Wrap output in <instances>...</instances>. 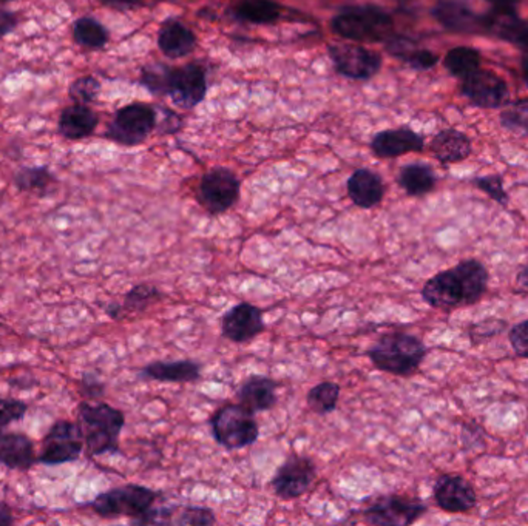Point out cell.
Wrapping results in <instances>:
<instances>
[{
	"mask_svg": "<svg viewBox=\"0 0 528 526\" xmlns=\"http://www.w3.org/2000/svg\"><path fill=\"white\" fill-rule=\"evenodd\" d=\"M488 271L479 260H463L458 266L439 272L423 284L422 298L440 311L476 304L488 287Z\"/></svg>",
	"mask_w": 528,
	"mask_h": 526,
	"instance_id": "6da1fadb",
	"label": "cell"
},
{
	"mask_svg": "<svg viewBox=\"0 0 528 526\" xmlns=\"http://www.w3.org/2000/svg\"><path fill=\"white\" fill-rule=\"evenodd\" d=\"M78 418L86 449L90 456L99 457L119 452V437L126 427L124 412L109 403L82 401Z\"/></svg>",
	"mask_w": 528,
	"mask_h": 526,
	"instance_id": "7a4b0ae2",
	"label": "cell"
},
{
	"mask_svg": "<svg viewBox=\"0 0 528 526\" xmlns=\"http://www.w3.org/2000/svg\"><path fill=\"white\" fill-rule=\"evenodd\" d=\"M427 346L419 336L408 332H388L369 347L368 356L378 371L391 376H409L419 371L425 356Z\"/></svg>",
	"mask_w": 528,
	"mask_h": 526,
	"instance_id": "3957f363",
	"label": "cell"
},
{
	"mask_svg": "<svg viewBox=\"0 0 528 526\" xmlns=\"http://www.w3.org/2000/svg\"><path fill=\"white\" fill-rule=\"evenodd\" d=\"M332 30L357 42H380L393 37L394 22L378 6H347L332 20Z\"/></svg>",
	"mask_w": 528,
	"mask_h": 526,
	"instance_id": "277c9868",
	"label": "cell"
},
{
	"mask_svg": "<svg viewBox=\"0 0 528 526\" xmlns=\"http://www.w3.org/2000/svg\"><path fill=\"white\" fill-rule=\"evenodd\" d=\"M160 494L142 485H124L101 492L90 501V508L102 519H130V523L146 516L155 507Z\"/></svg>",
	"mask_w": 528,
	"mask_h": 526,
	"instance_id": "5b68a950",
	"label": "cell"
},
{
	"mask_svg": "<svg viewBox=\"0 0 528 526\" xmlns=\"http://www.w3.org/2000/svg\"><path fill=\"white\" fill-rule=\"evenodd\" d=\"M211 428L218 445L229 451L251 447L260 436L255 412L242 403H227L220 407L212 416Z\"/></svg>",
	"mask_w": 528,
	"mask_h": 526,
	"instance_id": "8992f818",
	"label": "cell"
},
{
	"mask_svg": "<svg viewBox=\"0 0 528 526\" xmlns=\"http://www.w3.org/2000/svg\"><path fill=\"white\" fill-rule=\"evenodd\" d=\"M427 511L422 500L389 494L374 499L360 514L368 525L408 526L416 523Z\"/></svg>",
	"mask_w": 528,
	"mask_h": 526,
	"instance_id": "52a82bcc",
	"label": "cell"
},
{
	"mask_svg": "<svg viewBox=\"0 0 528 526\" xmlns=\"http://www.w3.org/2000/svg\"><path fill=\"white\" fill-rule=\"evenodd\" d=\"M86 448L79 423L57 420L42 440V451L37 457L39 463L56 467L79 460Z\"/></svg>",
	"mask_w": 528,
	"mask_h": 526,
	"instance_id": "ba28073f",
	"label": "cell"
},
{
	"mask_svg": "<svg viewBox=\"0 0 528 526\" xmlns=\"http://www.w3.org/2000/svg\"><path fill=\"white\" fill-rule=\"evenodd\" d=\"M242 184L227 169H213L202 176L198 186V202L211 215H223L240 200Z\"/></svg>",
	"mask_w": 528,
	"mask_h": 526,
	"instance_id": "9c48e42d",
	"label": "cell"
},
{
	"mask_svg": "<svg viewBox=\"0 0 528 526\" xmlns=\"http://www.w3.org/2000/svg\"><path fill=\"white\" fill-rule=\"evenodd\" d=\"M317 479V465L309 457L291 454L272 477L274 494L282 500H294L306 494Z\"/></svg>",
	"mask_w": 528,
	"mask_h": 526,
	"instance_id": "30bf717a",
	"label": "cell"
},
{
	"mask_svg": "<svg viewBox=\"0 0 528 526\" xmlns=\"http://www.w3.org/2000/svg\"><path fill=\"white\" fill-rule=\"evenodd\" d=\"M155 127V111L144 104H131L118 111L109 129V136L116 142L135 146L146 139Z\"/></svg>",
	"mask_w": 528,
	"mask_h": 526,
	"instance_id": "8fae6325",
	"label": "cell"
},
{
	"mask_svg": "<svg viewBox=\"0 0 528 526\" xmlns=\"http://www.w3.org/2000/svg\"><path fill=\"white\" fill-rule=\"evenodd\" d=\"M264 329L266 323L262 309L246 301L231 307L229 311L224 312L222 318L223 336L237 345L251 343L263 334Z\"/></svg>",
	"mask_w": 528,
	"mask_h": 526,
	"instance_id": "7c38bea8",
	"label": "cell"
},
{
	"mask_svg": "<svg viewBox=\"0 0 528 526\" xmlns=\"http://www.w3.org/2000/svg\"><path fill=\"white\" fill-rule=\"evenodd\" d=\"M461 91L473 106L481 108H498L508 100L507 82L494 71L482 68L462 79Z\"/></svg>",
	"mask_w": 528,
	"mask_h": 526,
	"instance_id": "4fadbf2b",
	"label": "cell"
},
{
	"mask_svg": "<svg viewBox=\"0 0 528 526\" xmlns=\"http://www.w3.org/2000/svg\"><path fill=\"white\" fill-rule=\"evenodd\" d=\"M433 497L440 510L451 514L471 511L478 503L474 488L461 474H443L439 477L434 483Z\"/></svg>",
	"mask_w": 528,
	"mask_h": 526,
	"instance_id": "5bb4252c",
	"label": "cell"
},
{
	"mask_svg": "<svg viewBox=\"0 0 528 526\" xmlns=\"http://www.w3.org/2000/svg\"><path fill=\"white\" fill-rule=\"evenodd\" d=\"M431 15L443 30L456 35L482 33V15L471 10L462 0H438L431 8Z\"/></svg>",
	"mask_w": 528,
	"mask_h": 526,
	"instance_id": "9a60e30c",
	"label": "cell"
},
{
	"mask_svg": "<svg viewBox=\"0 0 528 526\" xmlns=\"http://www.w3.org/2000/svg\"><path fill=\"white\" fill-rule=\"evenodd\" d=\"M331 57L336 68L352 79H369L378 75L382 67L380 55L358 46H331Z\"/></svg>",
	"mask_w": 528,
	"mask_h": 526,
	"instance_id": "2e32d148",
	"label": "cell"
},
{
	"mask_svg": "<svg viewBox=\"0 0 528 526\" xmlns=\"http://www.w3.org/2000/svg\"><path fill=\"white\" fill-rule=\"evenodd\" d=\"M217 523V516L211 508L195 505H169V507L151 508L146 516L133 521V525H176L209 526Z\"/></svg>",
	"mask_w": 528,
	"mask_h": 526,
	"instance_id": "e0dca14e",
	"label": "cell"
},
{
	"mask_svg": "<svg viewBox=\"0 0 528 526\" xmlns=\"http://www.w3.org/2000/svg\"><path fill=\"white\" fill-rule=\"evenodd\" d=\"M167 91L182 107H195L206 95V77L202 67L187 66L171 71Z\"/></svg>",
	"mask_w": 528,
	"mask_h": 526,
	"instance_id": "ac0fdd59",
	"label": "cell"
},
{
	"mask_svg": "<svg viewBox=\"0 0 528 526\" xmlns=\"http://www.w3.org/2000/svg\"><path fill=\"white\" fill-rule=\"evenodd\" d=\"M483 33L496 36L508 44H513L528 53V22L521 19L518 13L488 11L482 15Z\"/></svg>",
	"mask_w": 528,
	"mask_h": 526,
	"instance_id": "d6986e66",
	"label": "cell"
},
{
	"mask_svg": "<svg viewBox=\"0 0 528 526\" xmlns=\"http://www.w3.org/2000/svg\"><path fill=\"white\" fill-rule=\"evenodd\" d=\"M36 461L35 443L30 437L21 432L0 431V465L16 471H28Z\"/></svg>",
	"mask_w": 528,
	"mask_h": 526,
	"instance_id": "ffe728a7",
	"label": "cell"
},
{
	"mask_svg": "<svg viewBox=\"0 0 528 526\" xmlns=\"http://www.w3.org/2000/svg\"><path fill=\"white\" fill-rule=\"evenodd\" d=\"M202 365L193 360L153 361L142 367L140 378L161 383H195L202 378Z\"/></svg>",
	"mask_w": 528,
	"mask_h": 526,
	"instance_id": "44dd1931",
	"label": "cell"
},
{
	"mask_svg": "<svg viewBox=\"0 0 528 526\" xmlns=\"http://www.w3.org/2000/svg\"><path fill=\"white\" fill-rule=\"evenodd\" d=\"M277 381L267 376H251L238 387L237 398L252 412L271 411L277 405Z\"/></svg>",
	"mask_w": 528,
	"mask_h": 526,
	"instance_id": "7402d4cb",
	"label": "cell"
},
{
	"mask_svg": "<svg viewBox=\"0 0 528 526\" xmlns=\"http://www.w3.org/2000/svg\"><path fill=\"white\" fill-rule=\"evenodd\" d=\"M347 195L354 206L369 211L382 202L385 184L376 171L358 169L347 180Z\"/></svg>",
	"mask_w": 528,
	"mask_h": 526,
	"instance_id": "603a6c76",
	"label": "cell"
},
{
	"mask_svg": "<svg viewBox=\"0 0 528 526\" xmlns=\"http://www.w3.org/2000/svg\"><path fill=\"white\" fill-rule=\"evenodd\" d=\"M425 140L409 129H396L378 133L373 139V151L378 158H398L407 153L422 151Z\"/></svg>",
	"mask_w": 528,
	"mask_h": 526,
	"instance_id": "cb8c5ba5",
	"label": "cell"
},
{
	"mask_svg": "<svg viewBox=\"0 0 528 526\" xmlns=\"http://www.w3.org/2000/svg\"><path fill=\"white\" fill-rule=\"evenodd\" d=\"M471 139L462 131L447 129L431 140L434 158L442 164H458L471 155Z\"/></svg>",
	"mask_w": 528,
	"mask_h": 526,
	"instance_id": "d4e9b609",
	"label": "cell"
},
{
	"mask_svg": "<svg viewBox=\"0 0 528 526\" xmlns=\"http://www.w3.org/2000/svg\"><path fill=\"white\" fill-rule=\"evenodd\" d=\"M98 126V116L95 111L84 106L75 104L62 111L59 118V133L67 139H82L90 136Z\"/></svg>",
	"mask_w": 528,
	"mask_h": 526,
	"instance_id": "484cf974",
	"label": "cell"
},
{
	"mask_svg": "<svg viewBox=\"0 0 528 526\" xmlns=\"http://www.w3.org/2000/svg\"><path fill=\"white\" fill-rule=\"evenodd\" d=\"M158 46L164 55L176 59L189 55L193 50L195 36L187 26L176 20H171L162 26L158 36Z\"/></svg>",
	"mask_w": 528,
	"mask_h": 526,
	"instance_id": "4316f807",
	"label": "cell"
},
{
	"mask_svg": "<svg viewBox=\"0 0 528 526\" xmlns=\"http://www.w3.org/2000/svg\"><path fill=\"white\" fill-rule=\"evenodd\" d=\"M399 186L409 196H425L436 189L438 178L431 167L422 162H413L402 167L399 173Z\"/></svg>",
	"mask_w": 528,
	"mask_h": 526,
	"instance_id": "83f0119b",
	"label": "cell"
},
{
	"mask_svg": "<svg viewBox=\"0 0 528 526\" xmlns=\"http://www.w3.org/2000/svg\"><path fill=\"white\" fill-rule=\"evenodd\" d=\"M482 55L473 46H454L443 57V67L450 75L465 79L481 68Z\"/></svg>",
	"mask_w": 528,
	"mask_h": 526,
	"instance_id": "f1b7e54d",
	"label": "cell"
},
{
	"mask_svg": "<svg viewBox=\"0 0 528 526\" xmlns=\"http://www.w3.org/2000/svg\"><path fill=\"white\" fill-rule=\"evenodd\" d=\"M233 15L251 24L264 26L280 17V6L272 0H240L233 6Z\"/></svg>",
	"mask_w": 528,
	"mask_h": 526,
	"instance_id": "f546056e",
	"label": "cell"
},
{
	"mask_svg": "<svg viewBox=\"0 0 528 526\" xmlns=\"http://www.w3.org/2000/svg\"><path fill=\"white\" fill-rule=\"evenodd\" d=\"M340 400V387L334 381H322L311 387L306 396L307 407L318 416L336 411Z\"/></svg>",
	"mask_w": 528,
	"mask_h": 526,
	"instance_id": "4dcf8cb0",
	"label": "cell"
},
{
	"mask_svg": "<svg viewBox=\"0 0 528 526\" xmlns=\"http://www.w3.org/2000/svg\"><path fill=\"white\" fill-rule=\"evenodd\" d=\"M162 292L151 284H138L131 287L121 303L122 318L126 315H136L146 312L149 307L162 300Z\"/></svg>",
	"mask_w": 528,
	"mask_h": 526,
	"instance_id": "1f68e13d",
	"label": "cell"
},
{
	"mask_svg": "<svg viewBox=\"0 0 528 526\" xmlns=\"http://www.w3.org/2000/svg\"><path fill=\"white\" fill-rule=\"evenodd\" d=\"M56 180L48 167H22L15 175V184L21 191L46 195Z\"/></svg>",
	"mask_w": 528,
	"mask_h": 526,
	"instance_id": "d6a6232c",
	"label": "cell"
},
{
	"mask_svg": "<svg viewBox=\"0 0 528 526\" xmlns=\"http://www.w3.org/2000/svg\"><path fill=\"white\" fill-rule=\"evenodd\" d=\"M73 36L79 46L91 48V50L102 48L109 40L106 28L93 17H82V19L76 20Z\"/></svg>",
	"mask_w": 528,
	"mask_h": 526,
	"instance_id": "836d02e7",
	"label": "cell"
},
{
	"mask_svg": "<svg viewBox=\"0 0 528 526\" xmlns=\"http://www.w3.org/2000/svg\"><path fill=\"white\" fill-rule=\"evenodd\" d=\"M501 122L510 130L528 133V98L516 100L501 115Z\"/></svg>",
	"mask_w": 528,
	"mask_h": 526,
	"instance_id": "e575fe53",
	"label": "cell"
},
{
	"mask_svg": "<svg viewBox=\"0 0 528 526\" xmlns=\"http://www.w3.org/2000/svg\"><path fill=\"white\" fill-rule=\"evenodd\" d=\"M474 186L478 187L479 191L487 193L492 200L496 201L498 204L502 207L508 206V193L503 189V180L501 175H487L481 176L473 180Z\"/></svg>",
	"mask_w": 528,
	"mask_h": 526,
	"instance_id": "d590c367",
	"label": "cell"
},
{
	"mask_svg": "<svg viewBox=\"0 0 528 526\" xmlns=\"http://www.w3.org/2000/svg\"><path fill=\"white\" fill-rule=\"evenodd\" d=\"M28 407L26 401L17 398H2L0 397V431H4L11 423L19 421L26 417Z\"/></svg>",
	"mask_w": 528,
	"mask_h": 526,
	"instance_id": "8d00e7d4",
	"label": "cell"
},
{
	"mask_svg": "<svg viewBox=\"0 0 528 526\" xmlns=\"http://www.w3.org/2000/svg\"><path fill=\"white\" fill-rule=\"evenodd\" d=\"M99 93V82L91 77V76H84L76 79L70 87V98L75 100L76 104H88L95 99Z\"/></svg>",
	"mask_w": 528,
	"mask_h": 526,
	"instance_id": "74e56055",
	"label": "cell"
},
{
	"mask_svg": "<svg viewBox=\"0 0 528 526\" xmlns=\"http://www.w3.org/2000/svg\"><path fill=\"white\" fill-rule=\"evenodd\" d=\"M402 60L407 62L408 66L413 67L416 70H430L438 64L439 56L427 48H418L413 46L403 56Z\"/></svg>",
	"mask_w": 528,
	"mask_h": 526,
	"instance_id": "f35d334b",
	"label": "cell"
},
{
	"mask_svg": "<svg viewBox=\"0 0 528 526\" xmlns=\"http://www.w3.org/2000/svg\"><path fill=\"white\" fill-rule=\"evenodd\" d=\"M505 327H507L505 321L498 320V318H488V320L481 321L470 329V338L473 343L488 340L492 336L499 335Z\"/></svg>",
	"mask_w": 528,
	"mask_h": 526,
	"instance_id": "ab89813d",
	"label": "cell"
},
{
	"mask_svg": "<svg viewBox=\"0 0 528 526\" xmlns=\"http://www.w3.org/2000/svg\"><path fill=\"white\" fill-rule=\"evenodd\" d=\"M508 340L516 356L528 358V320L514 325L508 332Z\"/></svg>",
	"mask_w": 528,
	"mask_h": 526,
	"instance_id": "60d3db41",
	"label": "cell"
},
{
	"mask_svg": "<svg viewBox=\"0 0 528 526\" xmlns=\"http://www.w3.org/2000/svg\"><path fill=\"white\" fill-rule=\"evenodd\" d=\"M81 392L87 398L98 400V398H101V397L104 396L106 387H104V383H102L95 374H84V376H82Z\"/></svg>",
	"mask_w": 528,
	"mask_h": 526,
	"instance_id": "b9f144b4",
	"label": "cell"
},
{
	"mask_svg": "<svg viewBox=\"0 0 528 526\" xmlns=\"http://www.w3.org/2000/svg\"><path fill=\"white\" fill-rule=\"evenodd\" d=\"M17 26V17L11 11L0 10V37L10 35Z\"/></svg>",
	"mask_w": 528,
	"mask_h": 526,
	"instance_id": "7bdbcfd3",
	"label": "cell"
},
{
	"mask_svg": "<svg viewBox=\"0 0 528 526\" xmlns=\"http://www.w3.org/2000/svg\"><path fill=\"white\" fill-rule=\"evenodd\" d=\"M494 11L498 13H518L521 0H487Z\"/></svg>",
	"mask_w": 528,
	"mask_h": 526,
	"instance_id": "ee69618b",
	"label": "cell"
},
{
	"mask_svg": "<svg viewBox=\"0 0 528 526\" xmlns=\"http://www.w3.org/2000/svg\"><path fill=\"white\" fill-rule=\"evenodd\" d=\"M15 512L5 501H0V526H11L15 523Z\"/></svg>",
	"mask_w": 528,
	"mask_h": 526,
	"instance_id": "f6af8a7d",
	"label": "cell"
},
{
	"mask_svg": "<svg viewBox=\"0 0 528 526\" xmlns=\"http://www.w3.org/2000/svg\"><path fill=\"white\" fill-rule=\"evenodd\" d=\"M516 287H518L519 292L528 294V263L521 267V271L516 275Z\"/></svg>",
	"mask_w": 528,
	"mask_h": 526,
	"instance_id": "bcb514c9",
	"label": "cell"
},
{
	"mask_svg": "<svg viewBox=\"0 0 528 526\" xmlns=\"http://www.w3.org/2000/svg\"><path fill=\"white\" fill-rule=\"evenodd\" d=\"M102 2L116 8H129L136 4V0H102Z\"/></svg>",
	"mask_w": 528,
	"mask_h": 526,
	"instance_id": "7dc6e473",
	"label": "cell"
},
{
	"mask_svg": "<svg viewBox=\"0 0 528 526\" xmlns=\"http://www.w3.org/2000/svg\"><path fill=\"white\" fill-rule=\"evenodd\" d=\"M521 70H523V82L528 87V55L523 56V60H521Z\"/></svg>",
	"mask_w": 528,
	"mask_h": 526,
	"instance_id": "c3c4849f",
	"label": "cell"
},
{
	"mask_svg": "<svg viewBox=\"0 0 528 526\" xmlns=\"http://www.w3.org/2000/svg\"><path fill=\"white\" fill-rule=\"evenodd\" d=\"M0 2H11V0H0Z\"/></svg>",
	"mask_w": 528,
	"mask_h": 526,
	"instance_id": "681fc988",
	"label": "cell"
}]
</instances>
